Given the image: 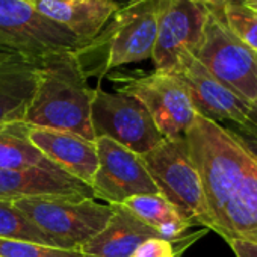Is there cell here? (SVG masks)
<instances>
[{
    "mask_svg": "<svg viewBox=\"0 0 257 257\" xmlns=\"http://www.w3.org/2000/svg\"><path fill=\"white\" fill-rule=\"evenodd\" d=\"M212 231L257 243V158L231 128L197 115L185 134Z\"/></svg>",
    "mask_w": 257,
    "mask_h": 257,
    "instance_id": "1",
    "label": "cell"
},
{
    "mask_svg": "<svg viewBox=\"0 0 257 257\" xmlns=\"http://www.w3.org/2000/svg\"><path fill=\"white\" fill-rule=\"evenodd\" d=\"M37 64V85L25 122L31 127L70 132L95 143L91 124L94 89L73 52L47 55Z\"/></svg>",
    "mask_w": 257,
    "mask_h": 257,
    "instance_id": "2",
    "label": "cell"
},
{
    "mask_svg": "<svg viewBox=\"0 0 257 257\" xmlns=\"http://www.w3.org/2000/svg\"><path fill=\"white\" fill-rule=\"evenodd\" d=\"M161 0H128L103 29L74 53L85 77H104L109 71L152 59Z\"/></svg>",
    "mask_w": 257,
    "mask_h": 257,
    "instance_id": "3",
    "label": "cell"
},
{
    "mask_svg": "<svg viewBox=\"0 0 257 257\" xmlns=\"http://www.w3.org/2000/svg\"><path fill=\"white\" fill-rule=\"evenodd\" d=\"M159 195L192 227L212 230L200 174L191 158L185 137L164 138L153 150L141 156Z\"/></svg>",
    "mask_w": 257,
    "mask_h": 257,
    "instance_id": "4",
    "label": "cell"
},
{
    "mask_svg": "<svg viewBox=\"0 0 257 257\" xmlns=\"http://www.w3.org/2000/svg\"><path fill=\"white\" fill-rule=\"evenodd\" d=\"M13 203L67 249H80L103 230L113 213V206L100 204L94 198L37 197Z\"/></svg>",
    "mask_w": 257,
    "mask_h": 257,
    "instance_id": "5",
    "label": "cell"
},
{
    "mask_svg": "<svg viewBox=\"0 0 257 257\" xmlns=\"http://www.w3.org/2000/svg\"><path fill=\"white\" fill-rule=\"evenodd\" d=\"M207 11L194 56L216 80L252 106L257 101V53L239 41L213 11Z\"/></svg>",
    "mask_w": 257,
    "mask_h": 257,
    "instance_id": "6",
    "label": "cell"
},
{
    "mask_svg": "<svg viewBox=\"0 0 257 257\" xmlns=\"http://www.w3.org/2000/svg\"><path fill=\"white\" fill-rule=\"evenodd\" d=\"M82 43L65 28L40 14L28 0H0V49L29 61L76 52Z\"/></svg>",
    "mask_w": 257,
    "mask_h": 257,
    "instance_id": "7",
    "label": "cell"
},
{
    "mask_svg": "<svg viewBox=\"0 0 257 257\" xmlns=\"http://www.w3.org/2000/svg\"><path fill=\"white\" fill-rule=\"evenodd\" d=\"M91 124L95 140L109 138L140 156L164 140L140 100L118 91L107 92L100 86L92 95Z\"/></svg>",
    "mask_w": 257,
    "mask_h": 257,
    "instance_id": "8",
    "label": "cell"
},
{
    "mask_svg": "<svg viewBox=\"0 0 257 257\" xmlns=\"http://www.w3.org/2000/svg\"><path fill=\"white\" fill-rule=\"evenodd\" d=\"M118 92L140 100L164 138L185 137L197 112L185 85L174 74L153 71L143 76H118L113 79Z\"/></svg>",
    "mask_w": 257,
    "mask_h": 257,
    "instance_id": "9",
    "label": "cell"
},
{
    "mask_svg": "<svg viewBox=\"0 0 257 257\" xmlns=\"http://www.w3.org/2000/svg\"><path fill=\"white\" fill-rule=\"evenodd\" d=\"M207 8L194 0H161L152 61L155 71L173 74L182 55H195L204 32Z\"/></svg>",
    "mask_w": 257,
    "mask_h": 257,
    "instance_id": "10",
    "label": "cell"
},
{
    "mask_svg": "<svg viewBox=\"0 0 257 257\" xmlns=\"http://www.w3.org/2000/svg\"><path fill=\"white\" fill-rule=\"evenodd\" d=\"M95 147L98 165L91 183L94 198L121 206L137 195L159 194L140 155L109 138H97Z\"/></svg>",
    "mask_w": 257,
    "mask_h": 257,
    "instance_id": "11",
    "label": "cell"
},
{
    "mask_svg": "<svg viewBox=\"0 0 257 257\" xmlns=\"http://www.w3.org/2000/svg\"><path fill=\"white\" fill-rule=\"evenodd\" d=\"M173 74L188 89L197 115L219 124L222 121L242 127L249 124L252 106L216 80L192 53L182 55Z\"/></svg>",
    "mask_w": 257,
    "mask_h": 257,
    "instance_id": "12",
    "label": "cell"
},
{
    "mask_svg": "<svg viewBox=\"0 0 257 257\" xmlns=\"http://www.w3.org/2000/svg\"><path fill=\"white\" fill-rule=\"evenodd\" d=\"M62 197L94 198L92 189L56 168H26L0 171V200L17 201L22 198Z\"/></svg>",
    "mask_w": 257,
    "mask_h": 257,
    "instance_id": "13",
    "label": "cell"
},
{
    "mask_svg": "<svg viewBox=\"0 0 257 257\" xmlns=\"http://www.w3.org/2000/svg\"><path fill=\"white\" fill-rule=\"evenodd\" d=\"M29 140L58 168L91 188L98 165L94 141L70 132L40 127L29 128Z\"/></svg>",
    "mask_w": 257,
    "mask_h": 257,
    "instance_id": "14",
    "label": "cell"
},
{
    "mask_svg": "<svg viewBox=\"0 0 257 257\" xmlns=\"http://www.w3.org/2000/svg\"><path fill=\"white\" fill-rule=\"evenodd\" d=\"M44 17L70 31L86 44L118 11L115 0H28Z\"/></svg>",
    "mask_w": 257,
    "mask_h": 257,
    "instance_id": "15",
    "label": "cell"
},
{
    "mask_svg": "<svg viewBox=\"0 0 257 257\" xmlns=\"http://www.w3.org/2000/svg\"><path fill=\"white\" fill-rule=\"evenodd\" d=\"M161 237L159 233L122 206H113V213L103 230L80 246L86 257H131L147 239Z\"/></svg>",
    "mask_w": 257,
    "mask_h": 257,
    "instance_id": "16",
    "label": "cell"
},
{
    "mask_svg": "<svg viewBox=\"0 0 257 257\" xmlns=\"http://www.w3.org/2000/svg\"><path fill=\"white\" fill-rule=\"evenodd\" d=\"M37 85V64L16 56L0 65V124L25 119Z\"/></svg>",
    "mask_w": 257,
    "mask_h": 257,
    "instance_id": "17",
    "label": "cell"
},
{
    "mask_svg": "<svg viewBox=\"0 0 257 257\" xmlns=\"http://www.w3.org/2000/svg\"><path fill=\"white\" fill-rule=\"evenodd\" d=\"M29 128L31 127L25 121L0 124V171L34 167L49 170L58 168L31 143Z\"/></svg>",
    "mask_w": 257,
    "mask_h": 257,
    "instance_id": "18",
    "label": "cell"
},
{
    "mask_svg": "<svg viewBox=\"0 0 257 257\" xmlns=\"http://www.w3.org/2000/svg\"><path fill=\"white\" fill-rule=\"evenodd\" d=\"M121 206L125 207L137 219L156 230L159 236L167 240H177L191 227L159 194L137 195L125 200Z\"/></svg>",
    "mask_w": 257,
    "mask_h": 257,
    "instance_id": "19",
    "label": "cell"
},
{
    "mask_svg": "<svg viewBox=\"0 0 257 257\" xmlns=\"http://www.w3.org/2000/svg\"><path fill=\"white\" fill-rule=\"evenodd\" d=\"M0 239L34 242L40 245L64 248L55 237L35 225L13 201L0 200ZM67 249V248H65Z\"/></svg>",
    "mask_w": 257,
    "mask_h": 257,
    "instance_id": "20",
    "label": "cell"
},
{
    "mask_svg": "<svg viewBox=\"0 0 257 257\" xmlns=\"http://www.w3.org/2000/svg\"><path fill=\"white\" fill-rule=\"evenodd\" d=\"M213 11L225 28L245 46L257 53V10L251 8L245 0H231Z\"/></svg>",
    "mask_w": 257,
    "mask_h": 257,
    "instance_id": "21",
    "label": "cell"
},
{
    "mask_svg": "<svg viewBox=\"0 0 257 257\" xmlns=\"http://www.w3.org/2000/svg\"><path fill=\"white\" fill-rule=\"evenodd\" d=\"M0 257H86L79 249L55 248L34 242L0 239Z\"/></svg>",
    "mask_w": 257,
    "mask_h": 257,
    "instance_id": "22",
    "label": "cell"
},
{
    "mask_svg": "<svg viewBox=\"0 0 257 257\" xmlns=\"http://www.w3.org/2000/svg\"><path fill=\"white\" fill-rule=\"evenodd\" d=\"M131 257H176L174 242L162 237H150L144 240Z\"/></svg>",
    "mask_w": 257,
    "mask_h": 257,
    "instance_id": "23",
    "label": "cell"
},
{
    "mask_svg": "<svg viewBox=\"0 0 257 257\" xmlns=\"http://www.w3.org/2000/svg\"><path fill=\"white\" fill-rule=\"evenodd\" d=\"M231 131L234 132V135L245 144V147L257 158V128L252 127L251 124L248 125H234L231 124Z\"/></svg>",
    "mask_w": 257,
    "mask_h": 257,
    "instance_id": "24",
    "label": "cell"
},
{
    "mask_svg": "<svg viewBox=\"0 0 257 257\" xmlns=\"http://www.w3.org/2000/svg\"><path fill=\"white\" fill-rule=\"evenodd\" d=\"M233 249L236 257H257V243L243 239H228L225 240Z\"/></svg>",
    "mask_w": 257,
    "mask_h": 257,
    "instance_id": "25",
    "label": "cell"
},
{
    "mask_svg": "<svg viewBox=\"0 0 257 257\" xmlns=\"http://www.w3.org/2000/svg\"><path fill=\"white\" fill-rule=\"evenodd\" d=\"M198 5L207 8V10H218L221 7H224L225 4L231 2V0H194Z\"/></svg>",
    "mask_w": 257,
    "mask_h": 257,
    "instance_id": "26",
    "label": "cell"
},
{
    "mask_svg": "<svg viewBox=\"0 0 257 257\" xmlns=\"http://www.w3.org/2000/svg\"><path fill=\"white\" fill-rule=\"evenodd\" d=\"M16 56H20V55H17V53H13V52H8V50H2V49H0V65H4L5 62L11 61V59H13V58H16Z\"/></svg>",
    "mask_w": 257,
    "mask_h": 257,
    "instance_id": "27",
    "label": "cell"
},
{
    "mask_svg": "<svg viewBox=\"0 0 257 257\" xmlns=\"http://www.w3.org/2000/svg\"><path fill=\"white\" fill-rule=\"evenodd\" d=\"M249 124L252 127L257 128V101L252 104V109H251V115H249Z\"/></svg>",
    "mask_w": 257,
    "mask_h": 257,
    "instance_id": "28",
    "label": "cell"
},
{
    "mask_svg": "<svg viewBox=\"0 0 257 257\" xmlns=\"http://www.w3.org/2000/svg\"><path fill=\"white\" fill-rule=\"evenodd\" d=\"M245 2H246L251 8H255V10H257V0H245Z\"/></svg>",
    "mask_w": 257,
    "mask_h": 257,
    "instance_id": "29",
    "label": "cell"
},
{
    "mask_svg": "<svg viewBox=\"0 0 257 257\" xmlns=\"http://www.w3.org/2000/svg\"><path fill=\"white\" fill-rule=\"evenodd\" d=\"M115 2L121 7V5H124V4H127L128 2V0H115Z\"/></svg>",
    "mask_w": 257,
    "mask_h": 257,
    "instance_id": "30",
    "label": "cell"
}]
</instances>
